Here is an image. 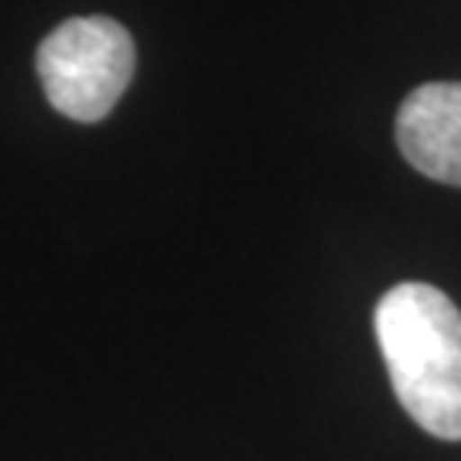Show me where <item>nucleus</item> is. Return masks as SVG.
I'll use <instances>...</instances> for the list:
<instances>
[{
    "instance_id": "f03ea898",
    "label": "nucleus",
    "mask_w": 461,
    "mask_h": 461,
    "mask_svg": "<svg viewBox=\"0 0 461 461\" xmlns=\"http://www.w3.org/2000/svg\"><path fill=\"white\" fill-rule=\"evenodd\" d=\"M34 66L59 113L76 123H99L127 93L137 49L113 17H72L38 45Z\"/></svg>"
},
{
    "instance_id": "f257e3e1",
    "label": "nucleus",
    "mask_w": 461,
    "mask_h": 461,
    "mask_svg": "<svg viewBox=\"0 0 461 461\" xmlns=\"http://www.w3.org/2000/svg\"><path fill=\"white\" fill-rule=\"evenodd\" d=\"M376 342L400 407L420 428L461 441V312L420 280L396 284L379 297Z\"/></svg>"
},
{
    "instance_id": "7ed1b4c3",
    "label": "nucleus",
    "mask_w": 461,
    "mask_h": 461,
    "mask_svg": "<svg viewBox=\"0 0 461 461\" xmlns=\"http://www.w3.org/2000/svg\"><path fill=\"white\" fill-rule=\"evenodd\" d=\"M396 148L420 175L461 188V83H424L396 110Z\"/></svg>"
}]
</instances>
